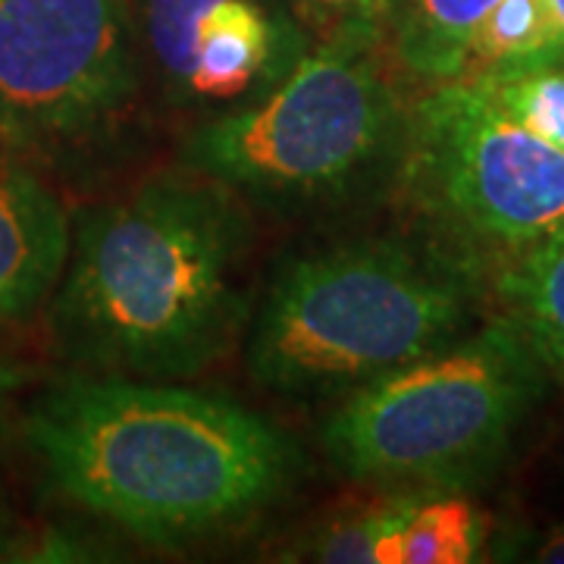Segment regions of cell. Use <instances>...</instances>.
Masks as SVG:
<instances>
[{
    "mask_svg": "<svg viewBox=\"0 0 564 564\" xmlns=\"http://www.w3.org/2000/svg\"><path fill=\"white\" fill-rule=\"evenodd\" d=\"M25 433L61 492L148 543L242 524L299 474V448L261 414L129 377L51 389Z\"/></svg>",
    "mask_w": 564,
    "mask_h": 564,
    "instance_id": "1",
    "label": "cell"
},
{
    "mask_svg": "<svg viewBox=\"0 0 564 564\" xmlns=\"http://www.w3.org/2000/svg\"><path fill=\"white\" fill-rule=\"evenodd\" d=\"M251 223L239 195L188 170L141 182L73 232L54 304L69 355L129 377H188L242 317Z\"/></svg>",
    "mask_w": 564,
    "mask_h": 564,
    "instance_id": "2",
    "label": "cell"
},
{
    "mask_svg": "<svg viewBox=\"0 0 564 564\" xmlns=\"http://www.w3.org/2000/svg\"><path fill=\"white\" fill-rule=\"evenodd\" d=\"M480 270L436 245L358 239L295 258L248 343L254 380L311 399L351 392L462 336Z\"/></svg>",
    "mask_w": 564,
    "mask_h": 564,
    "instance_id": "3",
    "label": "cell"
},
{
    "mask_svg": "<svg viewBox=\"0 0 564 564\" xmlns=\"http://www.w3.org/2000/svg\"><path fill=\"white\" fill-rule=\"evenodd\" d=\"M545 377L524 336L499 314L351 389L323 426V448L358 484L458 492L499 464Z\"/></svg>",
    "mask_w": 564,
    "mask_h": 564,
    "instance_id": "4",
    "label": "cell"
},
{
    "mask_svg": "<svg viewBox=\"0 0 564 564\" xmlns=\"http://www.w3.org/2000/svg\"><path fill=\"white\" fill-rule=\"evenodd\" d=\"M408 101L380 47L317 44L182 141L188 170L267 202L345 198L399 161Z\"/></svg>",
    "mask_w": 564,
    "mask_h": 564,
    "instance_id": "5",
    "label": "cell"
},
{
    "mask_svg": "<svg viewBox=\"0 0 564 564\" xmlns=\"http://www.w3.org/2000/svg\"><path fill=\"white\" fill-rule=\"evenodd\" d=\"M395 176L404 204L477 270H499L564 229V151L514 120L484 82H443L408 101Z\"/></svg>",
    "mask_w": 564,
    "mask_h": 564,
    "instance_id": "6",
    "label": "cell"
},
{
    "mask_svg": "<svg viewBox=\"0 0 564 564\" xmlns=\"http://www.w3.org/2000/svg\"><path fill=\"white\" fill-rule=\"evenodd\" d=\"M132 0H0V139L63 144L135 91Z\"/></svg>",
    "mask_w": 564,
    "mask_h": 564,
    "instance_id": "7",
    "label": "cell"
},
{
    "mask_svg": "<svg viewBox=\"0 0 564 564\" xmlns=\"http://www.w3.org/2000/svg\"><path fill=\"white\" fill-rule=\"evenodd\" d=\"M304 32L261 0H207L192 22L185 101L258 98L299 63Z\"/></svg>",
    "mask_w": 564,
    "mask_h": 564,
    "instance_id": "8",
    "label": "cell"
},
{
    "mask_svg": "<svg viewBox=\"0 0 564 564\" xmlns=\"http://www.w3.org/2000/svg\"><path fill=\"white\" fill-rule=\"evenodd\" d=\"M73 226L57 195L0 158V321H22L63 276Z\"/></svg>",
    "mask_w": 564,
    "mask_h": 564,
    "instance_id": "9",
    "label": "cell"
},
{
    "mask_svg": "<svg viewBox=\"0 0 564 564\" xmlns=\"http://www.w3.org/2000/svg\"><path fill=\"white\" fill-rule=\"evenodd\" d=\"M499 0H395L389 54L404 79L421 88L464 76L477 29Z\"/></svg>",
    "mask_w": 564,
    "mask_h": 564,
    "instance_id": "10",
    "label": "cell"
},
{
    "mask_svg": "<svg viewBox=\"0 0 564 564\" xmlns=\"http://www.w3.org/2000/svg\"><path fill=\"white\" fill-rule=\"evenodd\" d=\"M492 276L499 314L524 336L545 373L564 380V229L505 261Z\"/></svg>",
    "mask_w": 564,
    "mask_h": 564,
    "instance_id": "11",
    "label": "cell"
},
{
    "mask_svg": "<svg viewBox=\"0 0 564 564\" xmlns=\"http://www.w3.org/2000/svg\"><path fill=\"white\" fill-rule=\"evenodd\" d=\"M486 518L455 492H421L386 540L380 564H470L480 558Z\"/></svg>",
    "mask_w": 564,
    "mask_h": 564,
    "instance_id": "12",
    "label": "cell"
},
{
    "mask_svg": "<svg viewBox=\"0 0 564 564\" xmlns=\"http://www.w3.org/2000/svg\"><path fill=\"white\" fill-rule=\"evenodd\" d=\"M545 41L543 0H499L474 35L462 79L492 82L536 69Z\"/></svg>",
    "mask_w": 564,
    "mask_h": 564,
    "instance_id": "13",
    "label": "cell"
},
{
    "mask_svg": "<svg viewBox=\"0 0 564 564\" xmlns=\"http://www.w3.org/2000/svg\"><path fill=\"white\" fill-rule=\"evenodd\" d=\"M417 496L421 492H395L386 502L370 505L364 511L345 514L329 527H323L321 536L311 543V558L339 564H380L386 540L402 524Z\"/></svg>",
    "mask_w": 564,
    "mask_h": 564,
    "instance_id": "14",
    "label": "cell"
},
{
    "mask_svg": "<svg viewBox=\"0 0 564 564\" xmlns=\"http://www.w3.org/2000/svg\"><path fill=\"white\" fill-rule=\"evenodd\" d=\"M484 85L521 126L564 151V66L527 69Z\"/></svg>",
    "mask_w": 564,
    "mask_h": 564,
    "instance_id": "15",
    "label": "cell"
},
{
    "mask_svg": "<svg viewBox=\"0 0 564 564\" xmlns=\"http://www.w3.org/2000/svg\"><path fill=\"white\" fill-rule=\"evenodd\" d=\"M295 17L321 44L383 47L395 0H289Z\"/></svg>",
    "mask_w": 564,
    "mask_h": 564,
    "instance_id": "16",
    "label": "cell"
},
{
    "mask_svg": "<svg viewBox=\"0 0 564 564\" xmlns=\"http://www.w3.org/2000/svg\"><path fill=\"white\" fill-rule=\"evenodd\" d=\"M207 0H141V29L166 88L185 101L192 66V22Z\"/></svg>",
    "mask_w": 564,
    "mask_h": 564,
    "instance_id": "17",
    "label": "cell"
},
{
    "mask_svg": "<svg viewBox=\"0 0 564 564\" xmlns=\"http://www.w3.org/2000/svg\"><path fill=\"white\" fill-rule=\"evenodd\" d=\"M545 22H549V41H545L540 66H564V0H543Z\"/></svg>",
    "mask_w": 564,
    "mask_h": 564,
    "instance_id": "18",
    "label": "cell"
},
{
    "mask_svg": "<svg viewBox=\"0 0 564 564\" xmlns=\"http://www.w3.org/2000/svg\"><path fill=\"white\" fill-rule=\"evenodd\" d=\"M530 562L545 564H564V524L552 527L549 533H543L533 549H530Z\"/></svg>",
    "mask_w": 564,
    "mask_h": 564,
    "instance_id": "19",
    "label": "cell"
},
{
    "mask_svg": "<svg viewBox=\"0 0 564 564\" xmlns=\"http://www.w3.org/2000/svg\"><path fill=\"white\" fill-rule=\"evenodd\" d=\"M17 386V373L7 367V364H0V404H3V399H7V392Z\"/></svg>",
    "mask_w": 564,
    "mask_h": 564,
    "instance_id": "20",
    "label": "cell"
}]
</instances>
